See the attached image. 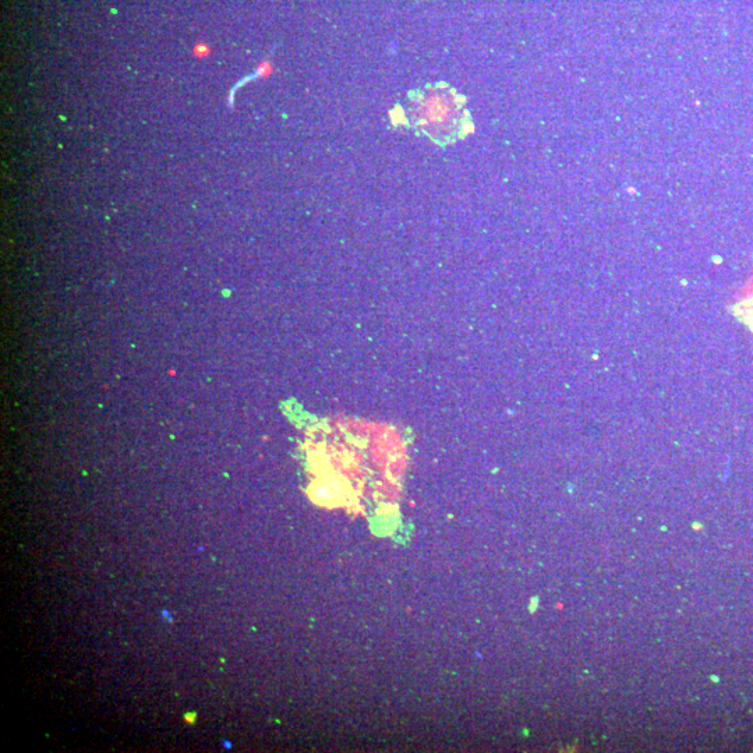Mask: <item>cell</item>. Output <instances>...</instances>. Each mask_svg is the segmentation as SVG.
I'll return each mask as SVG.
<instances>
[{
  "mask_svg": "<svg viewBox=\"0 0 753 753\" xmlns=\"http://www.w3.org/2000/svg\"><path fill=\"white\" fill-rule=\"evenodd\" d=\"M412 126L440 144L461 136L466 112L461 98L447 86H429L412 95L409 102Z\"/></svg>",
  "mask_w": 753,
  "mask_h": 753,
  "instance_id": "cell-1",
  "label": "cell"
},
{
  "mask_svg": "<svg viewBox=\"0 0 753 753\" xmlns=\"http://www.w3.org/2000/svg\"><path fill=\"white\" fill-rule=\"evenodd\" d=\"M185 720L187 721V723L193 724L194 721L197 720V716L194 713H189V714H186Z\"/></svg>",
  "mask_w": 753,
  "mask_h": 753,
  "instance_id": "cell-2",
  "label": "cell"
}]
</instances>
